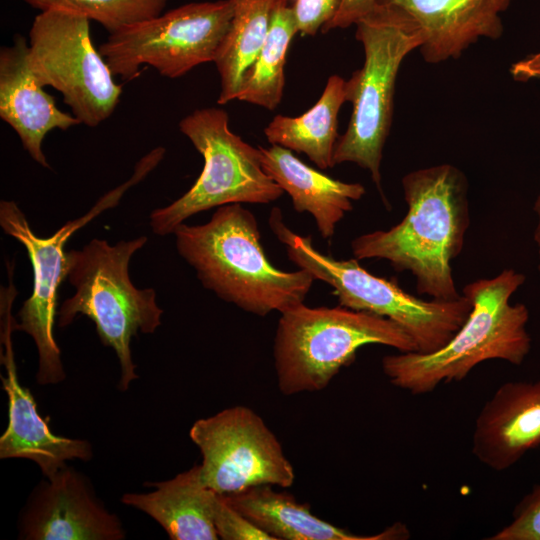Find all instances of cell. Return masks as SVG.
<instances>
[{
    "label": "cell",
    "mask_w": 540,
    "mask_h": 540,
    "mask_svg": "<svg viewBox=\"0 0 540 540\" xmlns=\"http://www.w3.org/2000/svg\"><path fill=\"white\" fill-rule=\"evenodd\" d=\"M28 64L35 80L63 95L81 124L98 126L122 94L90 36V20L60 8L40 11L28 36Z\"/></svg>",
    "instance_id": "30bf717a"
},
{
    "label": "cell",
    "mask_w": 540,
    "mask_h": 540,
    "mask_svg": "<svg viewBox=\"0 0 540 540\" xmlns=\"http://www.w3.org/2000/svg\"><path fill=\"white\" fill-rule=\"evenodd\" d=\"M189 436L202 455L203 483L220 495L263 484L288 488L295 481L281 443L249 407L234 406L199 419Z\"/></svg>",
    "instance_id": "7c38bea8"
},
{
    "label": "cell",
    "mask_w": 540,
    "mask_h": 540,
    "mask_svg": "<svg viewBox=\"0 0 540 540\" xmlns=\"http://www.w3.org/2000/svg\"><path fill=\"white\" fill-rule=\"evenodd\" d=\"M180 131L204 159L192 187L168 206L150 214L157 235H167L189 217L232 203L269 204L284 193L264 171L259 148L232 132L221 108L194 110L179 122Z\"/></svg>",
    "instance_id": "ba28073f"
},
{
    "label": "cell",
    "mask_w": 540,
    "mask_h": 540,
    "mask_svg": "<svg viewBox=\"0 0 540 540\" xmlns=\"http://www.w3.org/2000/svg\"><path fill=\"white\" fill-rule=\"evenodd\" d=\"M224 496V495H223ZM227 503L273 540H394L409 538L408 528L396 522L375 535H358L317 516L310 505L263 484L224 496Z\"/></svg>",
    "instance_id": "ac0fdd59"
},
{
    "label": "cell",
    "mask_w": 540,
    "mask_h": 540,
    "mask_svg": "<svg viewBox=\"0 0 540 540\" xmlns=\"http://www.w3.org/2000/svg\"><path fill=\"white\" fill-rule=\"evenodd\" d=\"M232 18L214 63L220 78L217 103L237 100L244 78L267 37L282 0H229Z\"/></svg>",
    "instance_id": "7402d4cb"
},
{
    "label": "cell",
    "mask_w": 540,
    "mask_h": 540,
    "mask_svg": "<svg viewBox=\"0 0 540 540\" xmlns=\"http://www.w3.org/2000/svg\"><path fill=\"white\" fill-rule=\"evenodd\" d=\"M125 535L91 483L67 465L35 487L19 519V539L25 540H122Z\"/></svg>",
    "instance_id": "4fadbf2b"
},
{
    "label": "cell",
    "mask_w": 540,
    "mask_h": 540,
    "mask_svg": "<svg viewBox=\"0 0 540 540\" xmlns=\"http://www.w3.org/2000/svg\"><path fill=\"white\" fill-rule=\"evenodd\" d=\"M379 0H342L335 16L323 26L322 33L332 29H345L365 17Z\"/></svg>",
    "instance_id": "83f0119b"
},
{
    "label": "cell",
    "mask_w": 540,
    "mask_h": 540,
    "mask_svg": "<svg viewBox=\"0 0 540 540\" xmlns=\"http://www.w3.org/2000/svg\"><path fill=\"white\" fill-rule=\"evenodd\" d=\"M525 276L504 269L492 278L463 288L471 312L451 340L432 353L400 352L383 357L382 370L390 383L413 395L427 394L443 382L461 381L481 362L499 359L520 365L531 349L526 330L529 310L511 304Z\"/></svg>",
    "instance_id": "3957f363"
},
{
    "label": "cell",
    "mask_w": 540,
    "mask_h": 540,
    "mask_svg": "<svg viewBox=\"0 0 540 540\" xmlns=\"http://www.w3.org/2000/svg\"><path fill=\"white\" fill-rule=\"evenodd\" d=\"M346 102V80L331 75L317 102L296 116H275L264 129L271 145L304 153L318 168L334 167L338 114Z\"/></svg>",
    "instance_id": "44dd1931"
},
{
    "label": "cell",
    "mask_w": 540,
    "mask_h": 540,
    "mask_svg": "<svg viewBox=\"0 0 540 540\" xmlns=\"http://www.w3.org/2000/svg\"><path fill=\"white\" fill-rule=\"evenodd\" d=\"M214 525L223 540H273L217 493L213 511Z\"/></svg>",
    "instance_id": "484cf974"
},
{
    "label": "cell",
    "mask_w": 540,
    "mask_h": 540,
    "mask_svg": "<svg viewBox=\"0 0 540 540\" xmlns=\"http://www.w3.org/2000/svg\"><path fill=\"white\" fill-rule=\"evenodd\" d=\"M40 11L65 9L102 25L109 34L164 12L168 0H24Z\"/></svg>",
    "instance_id": "cb8c5ba5"
},
{
    "label": "cell",
    "mask_w": 540,
    "mask_h": 540,
    "mask_svg": "<svg viewBox=\"0 0 540 540\" xmlns=\"http://www.w3.org/2000/svg\"><path fill=\"white\" fill-rule=\"evenodd\" d=\"M229 0L187 3L109 34L98 48L113 75L129 81L148 65L167 78L214 62L228 32Z\"/></svg>",
    "instance_id": "8fae6325"
},
{
    "label": "cell",
    "mask_w": 540,
    "mask_h": 540,
    "mask_svg": "<svg viewBox=\"0 0 540 540\" xmlns=\"http://www.w3.org/2000/svg\"><path fill=\"white\" fill-rule=\"evenodd\" d=\"M173 234L179 255L206 289L257 316L302 304L315 280L304 269L287 272L271 264L256 217L240 203L218 207L205 224L182 223Z\"/></svg>",
    "instance_id": "7a4b0ae2"
},
{
    "label": "cell",
    "mask_w": 540,
    "mask_h": 540,
    "mask_svg": "<svg viewBox=\"0 0 540 540\" xmlns=\"http://www.w3.org/2000/svg\"><path fill=\"white\" fill-rule=\"evenodd\" d=\"M268 225L285 245L288 258L314 279L327 283L339 305L388 318L413 339L417 352L432 353L446 345L467 320L472 303L465 295L455 300L425 301L405 292L396 282L378 277L358 260H337L319 252L311 236L293 232L274 207Z\"/></svg>",
    "instance_id": "52a82bcc"
},
{
    "label": "cell",
    "mask_w": 540,
    "mask_h": 540,
    "mask_svg": "<svg viewBox=\"0 0 540 540\" xmlns=\"http://www.w3.org/2000/svg\"><path fill=\"white\" fill-rule=\"evenodd\" d=\"M0 118L13 128L31 158L46 168L49 164L42 150L46 135L81 124L61 111L35 80L28 64V42L22 35L0 49Z\"/></svg>",
    "instance_id": "2e32d148"
},
{
    "label": "cell",
    "mask_w": 540,
    "mask_h": 540,
    "mask_svg": "<svg viewBox=\"0 0 540 540\" xmlns=\"http://www.w3.org/2000/svg\"><path fill=\"white\" fill-rule=\"evenodd\" d=\"M14 318L11 313L1 316V342L5 354L1 362L6 377H1L8 396V426L0 437V458H22L35 462L45 477H50L74 459L89 461L92 445L82 439L55 435L38 412L30 390L18 380L11 335Z\"/></svg>",
    "instance_id": "5bb4252c"
},
{
    "label": "cell",
    "mask_w": 540,
    "mask_h": 540,
    "mask_svg": "<svg viewBox=\"0 0 540 540\" xmlns=\"http://www.w3.org/2000/svg\"><path fill=\"white\" fill-rule=\"evenodd\" d=\"M149 493H126L121 501L153 518L172 540H217L213 511L217 493L194 465L174 478L150 484Z\"/></svg>",
    "instance_id": "ffe728a7"
},
{
    "label": "cell",
    "mask_w": 540,
    "mask_h": 540,
    "mask_svg": "<svg viewBox=\"0 0 540 540\" xmlns=\"http://www.w3.org/2000/svg\"><path fill=\"white\" fill-rule=\"evenodd\" d=\"M402 186L405 217L388 230L353 239V256L385 259L396 271H410L417 291L433 299H458L451 262L463 249L470 223L466 177L441 164L406 174Z\"/></svg>",
    "instance_id": "6da1fadb"
},
{
    "label": "cell",
    "mask_w": 540,
    "mask_h": 540,
    "mask_svg": "<svg viewBox=\"0 0 540 540\" xmlns=\"http://www.w3.org/2000/svg\"><path fill=\"white\" fill-rule=\"evenodd\" d=\"M280 314L273 356L278 388L286 396L323 390L364 345L417 352L402 327L369 312L302 303Z\"/></svg>",
    "instance_id": "8992f818"
},
{
    "label": "cell",
    "mask_w": 540,
    "mask_h": 540,
    "mask_svg": "<svg viewBox=\"0 0 540 540\" xmlns=\"http://www.w3.org/2000/svg\"><path fill=\"white\" fill-rule=\"evenodd\" d=\"M534 211L537 214L538 222L534 230V241L537 245L538 250V272L540 275V193L538 194L535 203H534Z\"/></svg>",
    "instance_id": "f546056e"
},
{
    "label": "cell",
    "mask_w": 540,
    "mask_h": 540,
    "mask_svg": "<svg viewBox=\"0 0 540 540\" xmlns=\"http://www.w3.org/2000/svg\"><path fill=\"white\" fill-rule=\"evenodd\" d=\"M342 0H292L299 33L314 36L337 13Z\"/></svg>",
    "instance_id": "4316f807"
},
{
    "label": "cell",
    "mask_w": 540,
    "mask_h": 540,
    "mask_svg": "<svg viewBox=\"0 0 540 540\" xmlns=\"http://www.w3.org/2000/svg\"><path fill=\"white\" fill-rule=\"evenodd\" d=\"M298 32L295 14L287 0H282L273 13L267 37L244 78L237 100L268 110L280 104L287 52Z\"/></svg>",
    "instance_id": "603a6c76"
},
{
    "label": "cell",
    "mask_w": 540,
    "mask_h": 540,
    "mask_svg": "<svg viewBox=\"0 0 540 540\" xmlns=\"http://www.w3.org/2000/svg\"><path fill=\"white\" fill-rule=\"evenodd\" d=\"M161 160L158 152L150 151L137 163L128 181L106 193L86 214L68 221L50 237L37 236L14 201L0 202V226L26 248L32 265V293L17 313L19 321H14V330L24 331L34 340L38 352L36 380L39 385L57 384L66 376L61 351L54 338L58 288L66 279V242L103 211L115 207L124 193Z\"/></svg>",
    "instance_id": "9c48e42d"
},
{
    "label": "cell",
    "mask_w": 540,
    "mask_h": 540,
    "mask_svg": "<svg viewBox=\"0 0 540 540\" xmlns=\"http://www.w3.org/2000/svg\"><path fill=\"white\" fill-rule=\"evenodd\" d=\"M355 25L364 63L346 81V102L353 109L335 145L333 162L367 169L384 199L380 166L392 124L397 73L403 59L420 48L423 36L415 21L387 0H379Z\"/></svg>",
    "instance_id": "5b68a950"
},
{
    "label": "cell",
    "mask_w": 540,
    "mask_h": 540,
    "mask_svg": "<svg viewBox=\"0 0 540 540\" xmlns=\"http://www.w3.org/2000/svg\"><path fill=\"white\" fill-rule=\"evenodd\" d=\"M258 148L264 171L290 196L297 212L313 216L324 239L334 235L337 224L352 210V202L365 194L362 184L331 178L305 164L287 148Z\"/></svg>",
    "instance_id": "d6986e66"
},
{
    "label": "cell",
    "mask_w": 540,
    "mask_h": 540,
    "mask_svg": "<svg viewBox=\"0 0 540 540\" xmlns=\"http://www.w3.org/2000/svg\"><path fill=\"white\" fill-rule=\"evenodd\" d=\"M540 445V377L500 385L478 413L472 453L486 467L504 471Z\"/></svg>",
    "instance_id": "9a60e30c"
},
{
    "label": "cell",
    "mask_w": 540,
    "mask_h": 540,
    "mask_svg": "<svg viewBox=\"0 0 540 540\" xmlns=\"http://www.w3.org/2000/svg\"><path fill=\"white\" fill-rule=\"evenodd\" d=\"M510 73L514 80L520 82L540 79V52L513 63Z\"/></svg>",
    "instance_id": "f1b7e54d"
},
{
    "label": "cell",
    "mask_w": 540,
    "mask_h": 540,
    "mask_svg": "<svg viewBox=\"0 0 540 540\" xmlns=\"http://www.w3.org/2000/svg\"><path fill=\"white\" fill-rule=\"evenodd\" d=\"M146 242V236L114 245L95 238L81 250L66 252V279L75 293L57 310L58 326L70 325L78 314L94 322L101 343L113 348L119 360L121 391L138 378L130 349L132 337L153 333L163 313L155 290L138 289L129 277L130 259Z\"/></svg>",
    "instance_id": "277c9868"
},
{
    "label": "cell",
    "mask_w": 540,
    "mask_h": 540,
    "mask_svg": "<svg viewBox=\"0 0 540 540\" xmlns=\"http://www.w3.org/2000/svg\"><path fill=\"white\" fill-rule=\"evenodd\" d=\"M488 540H540V484L518 502L512 521Z\"/></svg>",
    "instance_id": "d4e9b609"
},
{
    "label": "cell",
    "mask_w": 540,
    "mask_h": 540,
    "mask_svg": "<svg viewBox=\"0 0 540 540\" xmlns=\"http://www.w3.org/2000/svg\"><path fill=\"white\" fill-rule=\"evenodd\" d=\"M406 12L423 36L420 52L428 63L458 58L480 38L503 33L500 13L511 0H387Z\"/></svg>",
    "instance_id": "e0dca14e"
}]
</instances>
